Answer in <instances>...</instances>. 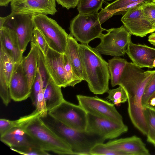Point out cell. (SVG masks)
I'll return each instance as SVG.
<instances>
[{
    "label": "cell",
    "mask_w": 155,
    "mask_h": 155,
    "mask_svg": "<svg viewBox=\"0 0 155 155\" xmlns=\"http://www.w3.org/2000/svg\"><path fill=\"white\" fill-rule=\"evenodd\" d=\"M12 0H0V5L1 6H7Z\"/></svg>",
    "instance_id": "cell-42"
},
{
    "label": "cell",
    "mask_w": 155,
    "mask_h": 155,
    "mask_svg": "<svg viewBox=\"0 0 155 155\" xmlns=\"http://www.w3.org/2000/svg\"><path fill=\"white\" fill-rule=\"evenodd\" d=\"M127 126L124 124L87 113L86 130L97 134L106 140H111L127 132Z\"/></svg>",
    "instance_id": "cell-9"
},
{
    "label": "cell",
    "mask_w": 155,
    "mask_h": 155,
    "mask_svg": "<svg viewBox=\"0 0 155 155\" xmlns=\"http://www.w3.org/2000/svg\"><path fill=\"white\" fill-rule=\"evenodd\" d=\"M154 27H155V24H154Z\"/></svg>",
    "instance_id": "cell-48"
},
{
    "label": "cell",
    "mask_w": 155,
    "mask_h": 155,
    "mask_svg": "<svg viewBox=\"0 0 155 155\" xmlns=\"http://www.w3.org/2000/svg\"><path fill=\"white\" fill-rule=\"evenodd\" d=\"M66 79L68 86L74 87L83 80L79 78L74 72L66 55L64 54Z\"/></svg>",
    "instance_id": "cell-29"
},
{
    "label": "cell",
    "mask_w": 155,
    "mask_h": 155,
    "mask_svg": "<svg viewBox=\"0 0 155 155\" xmlns=\"http://www.w3.org/2000/svg\"><path fill=\"white\" fill-rule=\"evenodd\" d=\"M128 62L120 57H114L108 60V67L111 84L112 87L119 85V80Z\"/></svg>",
    "instance_id": "cell-23"
},
{
    "label": "cell",
    "mask_w": 155,
    "mask_h": 155,
    "mask_svg": "<svg viewBox=\"0 0 155 155\" xmlns=\"http://www.w3.org/2000/svg\"><path fill=\"white\" fill-rule=\"evenodd\" d=\"M9 91L11 99L15 101H24L30 97L31 89L21 61L15 64L9 83Z\"/></svg>",
    "instance_id": "cell-14"
},
{
    "label": "cell",
    "mask_w": 155,
    "mask_h": 155,
    "mask_svg": "<svg viewBox=\"0 0 155 155\" xmlns=\"http://www.w3.org/2000/svg\"><path fill=\"white\" fill-rule=\"evenodd\" d=\"M155 92V74L147 84L142 99V104L144 108L148 105L150 99Z\"/></svg>",
    "instance_id": "cell-35"
},
{
    "label": "cell",
    "mask_w": 155,
    "mask_h": 155,
    "mask_svg": "<svg viewBox=\"0 0 155 155\" xmlns=\"http://www.w3.org/2000/svg\"><path fill=\"white\" fill-rule=\"evenodd\" d=\"M79 105L87 113L107 118L115 122L124 123L123 117L116 110L114 104L97 96L80 94L76 96Z\"/></svg>",
    "instance_id": "cell-8"
},
{
    "label": "cell",
    "mask_w": 155,
    "mask_h": 155,
    "mask_svg": "<svg viewBox=\"0 0 155 155\" xmlns=\"http://www.w3.org/2000/svg\"><path fill=\"white\" fill-rule=\"evenodd\" d=\"M155 97V93L153 94L152 95V96L150 98V99L152 98H153V97Z\"/></svg>",
    "instance_id": "cell-44"
},
{
    "label": "cell",
    "mask_w": 155,
    "mask_h": 155,
    "mask_svg": "<svg viewBox=\"0 0 155 155\" xmlns=\"http://www.w3.org/2000/svg\"><path fill=\"white\" fill-rule=\"evenodd\" d=\"M143 113L148 129L147 141L153 143L155 140V109L147 107L143 108Z\"/></svg>",
    "instance_id": "cell-27"
},
{
    "label": "cell",
    "mask_w": 155,
    "mask_h": 155,
    "mask_svg": "<svg viewBox=\"0 0 155 155\" xmlns=\"http://www.w3.org/2000/svg\"><path fill=\"white\" fill-rule=\"evenodd\" d=\"M31 49L27 56L23 57L21 61L24 71L27 78L29 86L31 89L36 74L39 55V49L31 42Z\"/></svg>",
    "instance_id": "cell-20"
},
{
    "label": "cell",
    "mask_w": 155,
    "mask_h": 155,
    "mask_svg": "<svg viewBox=\"0 0 155 155\" xmlns=\"http://www.w3.org/2000/svg\"><path fill=\"white\" fill-rule=\"evenodd\" d=\"M40 114L36 109L31 114L15 120H10L4 118L0 119V136L4 134L10 129L17 126H20L26 122L38 116Z\"/></svg>",
    "instance_id": "cell-24"
},
{
    "label": "cell",
    "mask_w": 155,
    "mask_h": 155,
    "mask_svg": "<svg viewBox=\"0 0 155 155\" xmlns=\"http://www.w3.org/2000/svg\"><path fill=\"white\" fill-rule=\"evenodd\" d=\"M12 13L11 12L10 14L5 17H0V28L4 26L5 22L12 16Z\"/></svg>",
    "instance_id": "cell-40"
},
{
    "label": "cell",
    "mask_w": 155,
    "mask_h": 155,
    "mask_svg": "<svg viewBox=\"0 0 155 155\" xmlns=\"http://www.w3.org/2000/svg\"><path fill=\"white\" fill-rule=\"evenodd\" d=\"M45 63L51 77L61 87L68 86L65 68L64 54L49 48L44 55Z\"/></svg>",
    "instance_id": "cell-13"
},
{
    "label": "cell",
    "mask_w": 155,
    "mask_h": 155,
    "mask_svg": "<svg viewBox=\"0 0 155 155\" xmlns=\"http://www.w3.org/2000/svg\"><path fill=\"white\" fill-rule=\"evenodd\" d=\"M20 127L31 135L43 150L61 155H74L70 146L47 125L40 116Z\"/></svg>",
    "instance_id": "cell-3"
},
{
    "label": "cell",
    "mask_w": 155,
    "mask_h": 155,
    "mask_svg": "<svg viewBox=\"0 0 155 155\" xmlns=\"http://www.w3.org/2000/svg\"><path fill=\"white\" fill-rule=\"evenodd\" d=\"M98 13H79L71 20L69 28L70 34L77 41L88 45L91 41L99 38L102 32L106 31L101 27Z\"/></svg>",
    "instance_id": "cell-5"
},
{
    "label": "cell",
    "mask_w": 155,
    "mask_h": 155,
    "mask_svg": "<svg viewBox=\"0 0 155 155\" xmlns=\"http://www.w3.org/2000/svg\"><path fill=\"white\" fill-rule=\"evenodd\" d=\"M45 88H44L39 94L37 98L36 108L40 114L41 117L46 116L48 114L45 101L44 97Z\"/></svg>",
    "instance_id": "cell-37"
},
{
    "label": "cell",
    "mask_w": 155,
    "mask_h": 155,
    "mask_svg": "<svg viewBox=\"0 0 155 155\" xmlns=\"http://www.w3.org/2000/svg\"><path fill=\"white\" fill-rule=\"evenodd\" d=\"M152 107L154 109H155V107Z\"/></svg>",
    "instance_id": "cell-47"
},
{
    "label": "cell",
    "mask_w": 155,
    "mask_h": 155,
    "mask_svg": "<svg viewBox=\"0 0 155 155\" xmlns=\"http://www.w3.org/2000/svg\"><path fill=\"white\" fill-rule=\"evenodd\" d=\"M79 44L70 34L68 38L65 54L76 74L84 80L81 63L79 52Z\"/></svg>",
    "instance_id": "cell-21"
},
{
    "label": "cell",
    "mask_w": 155,
    "mask_h": 155,
    "mask_svg": "<svg viewBox=\"0 0 155 155\" xmlns=\"http://www.w3.org/2000/svg\"><path fill=\"white\" fill-rule=\"evenodd\" d=\"M0 49L15 63L20 62L23 58L16 32L3 26L0 28Z\"/></svg>",
    "instance_id": "cell-17"
},
{
    "label": "cell",
    "mask_w": 155,
    "mask_h": 155,
    "mask_svg": "<svg viewBox=\"0 0 155 155\" xmlns=\"http://www.w3.org/2000/svg\"><path fill=\"white\" fill-rule=\"evenodd\" d=\"M41 118L58 136L70 146L74 155H90V151L95 145L104 143L106 140L91 132L72 128L48 113L46 116Z\"/></svg>",
    "instance_id": "cell-2"
},
{
    "label": "cell",
    "mask_w": 155,
    "mask_h": 155,
    "mask_svg": "<svg viewBox=\"0 0 155 155\" xmlns=\"http://www.w3.org/2000/svg\"><path fill=\"white\" fill-rule=\"evenodd\" d=\"M11 149L18 153L26 155H48L47 151L42 149L30 146L12 147Z\"/></svg>",
    "instance_id": "cell-33"
},
{
    "label": "cell",
    "mask_w": 155,
    "mask_h": 155,
    "mask_svg": "<svg viewBox=\"0 0 155 155\" xmlns=\"http://www.w3.org/2000/svg\"><path fill=\"white\" fill-rule=\"evenodd\" d=\"M0 139L10 148L27 146L41 148L31 135L20 126L10 129L0 136Z\"/></svg>",
    "instance_id": "cell-19"
},
{
    "label": "cell",
    "mask_w": 155,
    "mask_h": 155,
    "mask_svg": "<svg viewBox=\"0 0 155 155\" xmlns=\"http://www.w3.org/2000/svg\"><path fill=\"white\" fill-rule=\"evenodd\" d=\"M148 41L151 44L155 46V32L152 33L149 36Z\"/></svg>",
    "instance_id": "cell-41"
},
{
    "label": "cell",
    "mask_w": 155,
    "mask_h": 155,
    "mask_svg": "<svg viewBox=\"0 0 155 155\" xmlns=\"http://www.w3.org/2000/svg\"><path fill=\"white\" fill-rule=\"evenodd\" d=\"M151 0H115L107 5L104 8L114 13V15L122 14L129 8Z\"/></svg>",
    "instance_id": "cell-25"
},
{
    "label": "cell",
    "mask_w": 155,
    "mask_h": 155,
    "mask_svg": "<svg viewBox=\"0 0 155 155\" xmlns=\"http://www.w3.org/2000/svg\"><path fill=\"white\" fill-rule=\"evenodd\" d=\"M152 144L154 145V146L155 147V140H154Z\"/></svg>",
    "instance_id": "cell-45"
},
{
    "label": "cell",
    "mask_w": 155,
    "mask_h": 155,
    "mask_svg": "<svg viewBox=\"0 0 155 155\" xmlns=\"http://www.w3.org/2000/svg\"><path fill=\"white\" fill-rule=\"evenodd\" d=\"M141 4L128 9L123 15L121 21L132 35L142 38L155 31V28L144 15Z\"/></svg>",
    "instance_id": "cell-10"
},
{
    "label": "cell",
    "mask_w": 155,
    "mask_h": 155,
    "mask_svg": "<svg viewBox=\"0 0 155 155\" xmlns=\"http://www.w3.org/2000/svg\"><path fill=\"white\" fill-rule=\"evenodd\" d=\"M153 68H155V59H154L153 63Z\"/></svg>",
    "instance_id": "cell-43"
},
{
    "label": "cell",
    "mask_w": 155,
    "mask_h": 155,
    "mask_svg": "<svg viewBox=\"0 0 155 155\" xmlns=\"http://www.w3.org/2000/svg\"><path fill=\"white\" fill-rule=\"evenodd\" d=\"M132 62L140 68H153L155 48L146 45L135 44L130 41L126 50Z\"/></svg>",
    "instance_id": "cell-16"
},
{
    "label": "cell",
    "mask_w": 155,
    "mask_h": 155,
    "mask_svg": "<svg viewBox=\"0 0 155 155\" xmlns=\"http://www.w3.org/2000/svg\"><path fill=\"white\" fill-rule=\"evenodd\" d=\"M31 42L35 44L45 55L49 47L44 36L37 28L35 27Z\"/></svg>",
    "instance_id": "cell-30"
},
{
    "label": "cell",
    "mask_w": 155,
    "mask_h": 155,
    "mask_svg": "<svg viewBox=\"0 0 155 155\" xmlns=\"http://www.w3.org/2000/svg\"><path fill=\"white\" fill-rule=\"evenodd\" d=\"M34 27L38 28L45 38L49 47L62 54L65 53L69 35L54 19L46 15L32 16Z\"/></svg>",
    "instance_id": "cell-4"
},
{
    "label": "cell",
    "mask_w": 155,
    "mask_h": 155,
    "mask_svg": "<svg viewBox=\"0 0 155 155\" xmlns=\"http://www.w3.org/2000/svg\"><path fill=\"white\" fill-rule=\"evenodd\" d=\"M145 17L153 25L155 23V3L152 0L146 1L140 5Z\"/></svg>",
    "instance_id": "cell-34"
},
{
    "label": "cell",
    "mask_w": 155,
    "mask_h": 155,
    "mask_svg": "<svg viewBox=\"0 0 155 155\" xmlns=\"http://www.w3.org/2000/svg\"><path fill=\"white\" fill-rule=\"evenodd\" d=\"M109 148L126 155H149L150 153L141 139L136 136L108 141Z\"/></svg>",
    "instance_id": "cell-15"
},
{
    "label": "cell",
    "mask_w": 155,
    "mask_h": 155,
    "mask_svg": "<svg viewBox=\"0 0 155 155\" xmlns=\"http://www.w3.org/2000/svg\"><path fill=\"white\" fill-rule=\"evenodd\" d=\"M61 88L50 78L44 88V94L48 112L58 106L64 100Z\"/></svg>",
    "instance_id": "cell-22"
},
{
    "label": "cell",
    "mask_w": 155,
    "mask_h": 155,
    "mask_svg": "<svg viewBox=\"0 0 155 155\" xmlns=\"http://www.w3.org/2000/svg\"><path fill=\"white\" fill-rule=\"evenodd\" d=\"M15 64L0 49V96L6 106L12 99L9 84Z\"/></svg>",
    "instance_id": "cell-18"
},
{
    "label": "cell",
    "mask_w": 155,
    "mask_h": 155,
    "mask_svg": "<svg viewBox=\"0 0 155 155\" xmlns=\"http://www.w3.org/2000/svg\"><path fill=\"white\" fill-rule=\"evenodd\" d=\"M37 70L41 77L44 88L51 77L45 64L44 55L39 49Z\"/></svg>",
    "instance_id": "cell-36"
},
{
    "label": "cell",
    "mask_w": 155,
    "mask_h": 155,
    "mask_svg": "<svg viewBox=\"0 0 155 155\" xmlns=\"http://www.w3.org/2000/svg\"><path fill=\"white\" fill-rule=\"evenodd\" d=\"M12 12V15L7 20L4 26L13 29L16 32L20 49L23 53L33 36L34 27L32 20V16Z\"/></svg>",
    "instance_id": "cell-12"
},
{
    "label": "cell",
    "mask_w": 155,
    "mask_h": 155,
    "mask_svg": "<svg viewBox=\"0 0 155 155\" xmlns=\"http://www.w3.org/2000/svg\"><path fill=\"white\" fill-rule=\"evenodd\" d=\"M114 15V13L108 11L104 8H101V11L98 13V17L101 24Z\"/></svg>",
    "instance_id": "cell-39"
},
{
    "label": "cell",
    "mask_w": 155,
    "mask_h": 155,
    "mask_svg": "<svg viewBox=\"0 0 155 155\" xmlns=\"http://www.w3.org/2000/svg\"><path fill=\"white\" fill-rule=\"evenodd\" d=\"M56 0H12L11 12L15 14L54 15L57 12Z\"/></svg>",
    "instance_id": "cell-11"
},
{
    "label": "cell",
    "mask_w": 155,
    "mask_h": 155,
    "mask_svg": "<svg viewBox=\"0 0 155 155\" xmlns=\"http://www.w3.org/2000/svg\"><path fill=\"white\" fill-rule=\"evenodd\" d=\"M152 1L155 3V0H152Z\"/></svg>",
    "instance_id": "cell-46"
},
{
    "label": "cell",
    "mask_w": 155,
    "mask_h": 155,
    "mask_svg": "<svg viewBox=\"0 0 155 155\" xmlns=\"http://www.w3.org/2000/svg\"><path fill=\"white\" fill-rule=\"evenodd\" d=\"M57 3L68 9L77 6L79 0H56Z\"/></svg>",
    "instance_id": "cell-38"
},
{
    "label": "cell",
    "mask_w": 155,
    "mask_h": 155,
    "mask_svg": "<svg viewBox=\"0 0 155 155\" xmlns=\"http://www.w3.org/2000/svg\"><path fill=\"white\" fill-rule=\"evenodd\" d=\"M99 38L100 44L94 48L101 54L120 57L125 54L131 34L124 26L106 30Z\"/></svg>",
    "instance_id": "cell-6"
},
{
    "label": "cell",
    "mask_w": 155,
    "mask_h": 155,
    "mask_svg": "<svg viewBox=\"0 0 155 155\" xmlns=\"http://www.w3.org/2000/svg\"><path fill=\"white\" fill-rule=\"evenodd\" d=\"M107 93L108 95L106 98L112 101L114 105H117L127 101V92L124 88L120 85L117 88L109 90Z\"/></svg>",
    "instance_id": "cell-28"
},
{
    "label": "cell",
    "mask_w": 155,
    "mask_h": 155,
    "mask_svg": "<svg viewBox=\"0 0 155 155\" xmlns=\"http://www.w3.org/2000/svg\"><path fill=\"white\" fill-rule=\"evenodd\" d=\"M90 155H126L123 152L112 150L103 143L95 145L90 151Z\"/></svg>",
    "instance_id": "cell-32"
},
{
    "label": "cell",
    "mask_w": 155,
    "mask_h": 155,
    "mask_svg": "<svg viewBox=\"0 0 155 155\" xmlns=\"http://www.w3.org/2000/svg\"><path fill=\"white\" fill-rule=\"evenodd\" d=\"M104 0H79L77 5L79 13L89 14L98 12Z\"/></svg>",
    "instance_id": "cell-26"
},
{
    "label": "cell",
    "mask_w": 155,
    "mask_h": 155,
    "mask_svg": "<svg viewBox=\"0 0 155 155\" xmlns=\"http://www.w3.org/2000/svg\"><path fill=\"white\" fill-rule=\"evenodd\" d=\"M48 113L72 128L81 131L86 130L87 113L79 105H75L64 100Z\"/></svg>",
    "instance_id": "cell-7"
},
{
    "label": "cell",
    "mask_w": 155,
    "mask_h": 155,
    "mask_svg": "<svg viewBox=\"0 0 155 155\" xmlns=\"http://www.w3.org/2000/svg\"><path fill=\"white\" fill-rule=\"evenodd\" d=\"M84 80L94 94H102L109 91L110 79L108 63L94 48L79 44Z\"/></svg>",
    "instance_id": "cell-1"
},
{
    "label": "cell",
    "mask_w": 155,
    "mask_h": 155,
    "mask_svg": "<svg viewBox=\"0 0 155 155\" xmlns=\"http://www.w3.org/2000/svg\"><path fill=\"white\" fill-rule=\"evenodd\" d=\"M44 88L43 81L37 70L36 77L31 87L30 96L32 104L36 107L37 106L38 95Z\"/></svg>",
    "instance_id": "cell-31"
}]
</instances>
